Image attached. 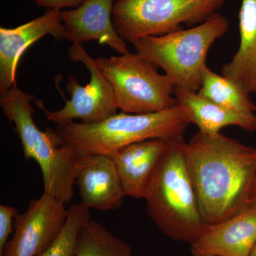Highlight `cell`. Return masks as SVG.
<instances>
[{"label": "cell", "mask_w": 256, "mask_h": 256, "mask_svg": "<svg viewBox=\"0 0 256 256\" xmlns=\"http://www.w3.org/2000/svg\"><path fill=\"white\" fill-rule=\"evenodd\" d=\"M184 152L206 225L246 210L256 173V148L222 133L198 132L185 142Z\"/></svg>", "instance_id": "cell-1"}, {"label": "cell", "mask_w": 256, "mask_h": 256, "mask_svg": "<svg viewBox=\"0 0 256 256\" xmlns=\"http://www.w3.org/2000/svg\"><path fill=\"white\" fill-rule=\"evenodd\" d=\"M183 137L170 140L144 200L164 235L192 244L206 227L185 160Z\"/></svg>", "instance_id": "cell-2"}, {"label": "cell", "mask_w": 256, "mask_h": 256, "mask_svg": "<svg viewBox=\"0 0 256 256\" xmlns=\"http://www.w3.org/2000/svg\"><path fill=\"white\" fill-rule=\"evenodd\" d=\"M34 99V96L14 86L0 95V106L5 117L14 124L25 159L34 160L40 165L44 192L68 204L74 196L77 164L82 156L73 146L62 143L56 130L38 129L33 119Z\"/></svg>", "instance_id": "cell-3"}, {"label": "cell", "mask_w": 256, "mask_h": 256, "mask_svg": "<svg viewBox=\"0 0 256 256\" xmlns=\"http://www.w3.org/2000/svg\"><path fill=\"white\" fill-rule=\"evenodd\" d=\"M190 124L188 110L178 104L162 112L150 114L121 112L97 124L72 122L56 126L55 130L62 143L73 146L80 156H111L114 152L133 143L183 137Z\"/></svg>", "instance_id": "cell-4"}, {"label": "cell", "mask_w": 256, "mask_h": 256, "mask_svg": "<svg viewBox=\"0 0 256 256\" xmlns=\"http://www.w3.org/2000/svg\"><path fill=\"white\" fill-rule=\"evenodd\" d=\"M228 18L218 12L194 28L132 43L136 53L162 69L175 87L198 92L210 46L228 32Z\"/></svg>", "instance_id": "cell-5"}, {"label": "cell", "mask_w": 256, "mask_h": 256, "mask_svg": "<svg viewBox=\"0 0 256 256\" xmlns=\"http://www.w3.org/2000/svg\"><path fill=\"white\" fill-rule=\"evenodd\" d=\"M96 63L110 82L118 108L129 114H150L178 105L174 82L158 66L139 54L96 58Z\"/></svg>", "instance_id": "cell-6"}, {"label": "cell", "mask_w": 256, "mask_h": 256, "mask_svg": "<svg viewBox=\"0 0 256 256\" xmlns=\"http://www.w3.org/2000/svg\"><path fill=\"white\" fill-rule=\"evenodd\" d=\"M226 0H116L112 22L130 43L146 36L178 31L182 24H200L218 12Z\"/></svg>", "instance_id": "cell-7"}, {"label": "cell", "mask_w": 256, "mask_h": 256, "mask_svg": "<svg viewBox=\"0 0 256 256\" xmlns=\"http://www.w3.org/2000/svg\"><path fill=\"white\" fill-rule=\"evenodd\" d=\"M69 58L74 62H82L90 74V82L82 86L72 74H68L66 90L70 100H66L60 110L50 111L43 101L35 102L43 111L47 120L56 126H63L82 120V124L100 122L118 110L112 88L96 63L80 44L73 43L68 50Z\"/></svg>", "instance_id": "cell-8"}, {"label": "cell", "mask_w": 256, "mask_h": 256, "mask_svg": "<svg viewBox=\"0 0 256 256\" xmlns=\"http://www.w3.org/2000/svg\"><path fill=\"white\" fill-rule=\"evenodd\" d=\"M65 204L44 192L30 202L28 210L15 217L12 238L0 256H38L46 252L66 222Z\"/></svg>", "instance_id": "cell-9"}, {"label": "cell", "mask_w": 256, "mask_h": 256, "mask_svg": "<svg viewBox=\"0 0 256 256\" xmlns=\"http://www.w3.org/2000/svg\"><path fill=\"white\" fill-rule=\"evenodd\" d=\"M62 12L50 9L18 28H0V95L16 86V67L28 46L47 34L64 40Z\"/></svg>", "instance_id": "cell-10"}, {"label": "cell", "mask_w": 256, "mask_h": 256, "mask_svg": "<svg viewBox=\"0 0 256 256\" xmlns=\"http://www.w3.org/2000/svg\"><path fill=\"white\" fill-rule=\"evenodd\" d=\"M76 184L82 202L101 212L118 210L124 195L116 163L110 156L85 154L79 158Z\"/></svg>", "instance_id": "cell-11"}, {"label": "cell", "mask_w": 256, "mask_h": 256, "mask_svg": "<svg viewBox=\"0 0 256 256\" xmlns=\"http://www.w3.org/2000/svg\"><path fill=\"white\" fill-rule=\"evenodd\" d=\"M116 0H85L76 9L62 12L64 40L82 44L98 41L120 54L129 53L127 44L118 34L112 22Z\"/></svg>", "instance_id": "cell-12"}, {"label": "cell", "mask_w": 256, "mask_h": 256, "mask_svg": "<svg viewBox=\"0 0 256 256\" xmlns=\"http://www.w3.org/2000/svg\"><path fill=\"white\" fill-rule=\"evenodd\" d=\"M256 244V210L206 225L191 244L192 256H250Z\"/></svg>", "instance_id": "cell-13"}, {"label": "cell", "mask_w": 256, "mask_h": 256, "mask_svg": "<svg viewBox=\"0 0 256 256\" xmlns=\"http://www.w3.org/2000/svg\"><path fill=\"white\" fill-rule=\"evenodd\" d=\"M170 140L154 139L133 143L110 156L126 196L144 198Z\"/></svg>", "instance_id": "cell-14"}, {"label": "cell", "mask_w": 256, "mask_h": 256, "mask_svg": "<svg viewBox=\"0 0 256 256\" xmlns=\"http://www.w3.org/2000/svg\"><path fill=\"white\" fill-rule=\"evenodd\" d=\"M174 95L178 104L188 110L190 122L195 124L202 134L215 136L228 126H236L248 132L256 131V114L230 110L203 97L198 92L181 88L175 87Z\"/></svg>", "instance_id": "cell-15"}, {"label": "cell", "mask_w": 256, "mask_h": 256, "mask_svg": "<svg viewBox=\"0 0 256 256\" xmlns=\"http://www.w3.org/2000/svg\"><path fill=\"white\" fill-rule=\"evenodd\" d=\"M240 45L222 75L247 94H256V0H242L238 15Z\"/></svg>", "instance_id": "cell-16"}, {"label": "cell", "mask_w": 256, "mask_h": 256, "mask_svg": "<svg viewBox=\"0 0 256 256\" xmlns=\"http://www.w3.org/2000/svg\"><path fill=\"white\" fill-rule=\"evenodd\" d=\"M198 94L218 105L237 112L252 114L256 111V105L250 94L236 82L215 73L208 66L204 70Z\"/></svg>", "instance_id": "cell-17"}, {"label": "cell", "mask_w": 256, "mask_h": 256, "mask_svg": "<svg viewBox=\"0 0 256 256\" xmlns=\"http://www.w3.org/2000/svg\"><path fill=\"white\" fill-rule=\"evenodd\" d=\"M75 256H132V252L127 242L90 220L79 234Z\"/></svg>", "instance_id": "cell-18"}, {"label": "cell", "mask_w": 256, "mask_h": 256, "mask_svg": "<svg viewBox=\"0 0 256 256\" xmlns=\"http://www.w3.org/2000/svg\"><path fill=\"white\" fill-rule=\"evenodd\" d=\"M90 208L82 202L68 208V217L56 240L38 256H75L79 234L87 222L90 220Z\"/></svg>", "instance_id": "cell-19"}, {"label": "cell", "mask_w": 256, "mask_h": 256, "mask_svg": "<svg viewBox=\"0 0 256 256\" xmlns=\"http://www.w3.org/2000/svg\"><path fill=\"white\" fill-rule=\"evenodd\" d=\"M18 214V210L13 206H0V254L2 252L5 246L9 242L11 234H13L12 224L14 218Z\"/></svg>", "instance_id": "cell-20"}, {"label": "cell", "mask_w": 256, "mask_h": 256, "mask_svg": "<svg viewBox=\"0 0 256 256\" xmlns=\"http://www.w3.org/2000/svg\"><path fill=\"white\" fill-rule=\"evenodd\" d=\"M35 4L48 9L62 10L66 8H76L85 0H33Z\"/></svg>", "instance_id": "cell-21"}, {"label": "cell", "mask_w": 256, "mask_h": 256, "mask_svg": "<svg viewBox=\"0 0 256 256\" xmlns=\"http://www.w3.org/2000/svg\"><path fill=\"white\" fill-rule=\"evenodd\" d=\"M246 208L256 210V173L254 176L250 193L248 197Z\"/></svg>", "instance_id": "cell-22"}, {"label": "cell", "mask_w": 256, "mask_h": 256, "mask_svg": "<svg viewBox=\"0 0 256 256\" xmlns=\"http://www.w3.org/2000/svg\"><path fill=\"white\" fill-rule=\"evenodd\" d=\"M250 256H256V244L255 246L252 248V252H250Z\"/></svg>", "instance_id": "cell-23"}]
</instances>
